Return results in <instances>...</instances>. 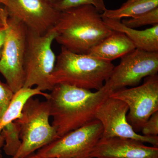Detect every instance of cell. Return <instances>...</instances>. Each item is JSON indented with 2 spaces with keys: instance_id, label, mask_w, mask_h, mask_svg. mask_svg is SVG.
<instances>
[{
  "instance_id": "25",
  "label": "cell",
  "mask_w": 158,
  "mask_h": 158,
  "mask_svg": "<svg viewBox=\"0 0 158 158\" xmlns=\"http://www.w3.org/2000/svg\"><path fill=\"white\" fill-rule=\"evenodd\" d=\"M25 158H53L51 157H48L40 155L38 154L37 153H33L27 156Z\"/></svg>"
},
{
  "instance_id": "27",
  "label": "cell",
  "mask_w": 158,
  "mask_h": 158,
  "mask_svg": "<svg viewBox=\"0 0 158 158\" xmlns=\"http://www.w3.org/2000/svg\"></svg>"
},
{
  "instance_id": "9",
  "label": "cell",
  "mask_w": 158,
  "mask_h": 158,
  "mask_svg": "<svg viewBox=\"0 0 158 158\" xmlns=\"http://www.w3.org/2000/svg\"><path fill=\"white\" fill-rule=\"evenodd\" d=\"M121 59L106 81L112 92L137 86L144 78L157 74L158 52L136 48Z\"/></svg>"
},
{
  "instance_id": "18",
  "label": "cell",
  "mask_w": 158,
  "mask_h": 158,
  "mask_svg": "<svg viewBox=\"0 0 158 158\" xmlns=\"http://www.w3.org/2000/svg\"><path fill=\"white\" fill-rule=\"evenodd\" d=\"M121 22L128 27L133 29L148 25L158 24V7L136 17L123 20Z\"/></svg>"
},
{
  "instance_id": "19",
  "label": "cell",
  "mask_w": 158,
  "mask_h": 158,
  "mask_svg": "<svg viewBox=\"0 0 158 158\" xmlns=\"http://www.w3.org/2000/svg\"><path fill=\"white\" fill-rule=\"evenodd\" d=\"M83 5L93 6L101 13L106 9L104 0H62L54 7L58 11H61Z\"/></svg>"
},
{
  "instance_id": "15",
  "label": "cell",
  "mask_w": 158,
  "mask_h": 158,
  "mask_svg": "<svg viewBox=\"0 0 158 158\" xmlns=\"http://www.w3.org/2000/svg\"><path fill=\"white\" fill-rule=\"evenodd\" d=\"M36 95H40L47 99L49 94L41 91L36 87H23L15 93L7 110L0 119V128L2 129L6 125L19 118L26 103L31 98Z\"/></svg>"
},
{
  "instance_id": "22",
  "label": "cell",
  "mask_w": 158,
  "mask_h": 158,
  "mask_svg": "<svg viewBox=\"0 0 158 158\" xmlns=\"http://www.w3.org/2000/svg\"><path fill=\"white\" fill-rule=\"evenodd\" d=\"M9 15L4 6L0 4V29L7 25Z\"/></svg>"
},
{
  "instance_id": "4",
  "label": "cell",
  "mask_w": 158,
  "mask_h": 158,
  "mask_svg": "<svg viewBox=\"0 0 158 158\" xmlns=\"http://www.w3.org/2000/svg\"><path fill=\"white\" fill-rule=\"evenodd\" d=\"M56 35L53 28L44 34H38L27 29L24 88L35 87L44 92L52 89L51 78L56 56L52 44Z\"/></svg>"
},
{
  "instance_id": "26",
  "label": "cell",
  "mask_w": 158,
  "mask_h": 158,
  "mask_svg": "<svg viewBox=\"0 0 158 158\" xmlns=\"http://www.w3.org/2000/svg\"><path fill=\"white\" fill-rule=\"evenodd\" d=\"M45 1L52 5L53 6H55L58 3L61 2L62 0H45Z\"/></svg>"
},
{
  "instance_id": "14",
  "label": "cell",
  "mask_w": 158,
  "mask_h": 158,
  "mask_svg": "<svg viewBox=\"0 0 158 158\" xmlns=\"http://www.w3.org/2000/svg\"><path fill=\"white\" fill-rule=\"evenodd\" d=\"M102 19L113 31H119L125 34L136 49L158 52V24L146 30L139 31L128 27L121 21Z\"/></svg>"
},
{
  "instance_id": "24",
  "label": "cell",
  "mask_w": 158,
  "mask_h": 158,
  "mask_svg": "<svg viewBox=\"0 0 158 158\" xmlns=\"http://www.w3.org/2000/svg\"><path fill=\"white\" fill-rule=\"evenodd\" d=\"M2 129L0 128V158H2V148L3 147L5 143V141H4V139L3 138L2 134H1V131H2Z\"/></svg>"
},
{
  "instance_id": "23",
  "label": "cell",
  "mask_w": 158,
  "mask_h": 158,
  "mask_svg": "<svg viewBox=\"0 0 158 158\" xmlns=\"http://www.w3.org/2000/svg\"><path fill=\"white\" fill-rule=\"evenodd\" d=\"M8 33V23L7 25L4 27L0 29V57L2 55L6 37Z\"/></svg>"
},
{
  "instance_id": "2",
  "label": "cell",
  "mask_w": 158,
  "mask_h": 158,
  "mask_svg": "<svg viewBox=\"0 0 158 158\" xmlns=\"http://www.w3.org/2000/svg\"><path fill=\"white\" fill-rule=\"evenodd\" d=\"M94 6L83 5L60 11L53 28L61 47L81 54L88 51L113 33Z\"/></svg>"
},
{
  "instance_id": "3",
  "label": "cell",
  "mask_w": 158,
  "mask_h": 158,
  "mask_svg": "<svg viewBox=\"0 0 158 158\" xmlns=\"http://www.w3.org/2000/svg\"><path fill=\"white\" fill-rule=\"evenodd\" d=\"M114 67L111 62L73 52L61 47L51 83L53 87L63 84L98 90L102 88Z\"/></svg>"
},
{
  "instance_id": "6",
  "label": "cell",
  "mask_w": 158,
  "mask_h": 158,
  "mask_svg": "<svg viewBox=\"0 0 158 158\" xmlns=\"http://www.w3.org/2000/svg\"><path fill=\"white\" fill-rule=\"evenodd\" d=\"M27 31L22 23L9 16L8 33L0 57V73L14 93L24 85Z\"/></svg>"
},
{
  "instance_id": "20",
  "label": "cell",
  "mask_w": 158,
  "mask_h": 158,
  "mask_svg": "<svg viewBox=\"0 0 158 158\" xmlns=\"http://www.w3.org/2000/svg\"><path fill=\"white\" fill-rule=\"evenodd\" d=\"M14 94L9 85L0 80V119L9 106Z\"/></svg>"
},
{
  "instance_id": "8",
  "label": "cell",
  "mask_w": 158,
  "mask_h": 158,
  "mask_svg": "<svg viewBox=\"0 0 158 158\" xmlns=\"http://www.w3.org/2000/svg\"><path fill=\"white\" fill-rule=\"evenodd\" d=\"M110 97L127 105V121L136 132L140 131L150 117L158 111V74L147 77L142 85L114 91Z\"/></svg>"
},
{
  "instance_id": "21",
  "label": "cell",
  "mask_w": 158,
  "mask_h": 158,
  "mask_svg": "<svg viewBox=\"0 0 158 158\" xmlns=\"http://www.w3.org/2000/svg\"><path fill=\"white\" fill-rule=\"evenodd\" d=\"M143 135L158 137V111L153 114L141 128Z\"/></svg>"
},
{
  "instance_id": "13",
  "label": "cell",
  "mask_w": 158,
  "mask_h": 158,
  "mask_svg": "<svg viewBox=\"0 0 158 158\" xmlns=\"http://www.w3.org/2000/svg\"><path fill=\"white\" fill-rule=\"evenodd\" d=\"M135 49V45L125 34L113 31L112 34L90 49L86 55L112 62L124 56Z\"/></svg>"
},
{
  "instance_id": "10",
  "label": "cell",
  "mask_w": 158,
  "mask_h": 158,
  "mask_svg": "<svg viewBox=\"0 0 158 158\" xmlns=\"http://www.w3.org/2000/svg\"><path fill=\"white\" fill-rule=\"evenodd\" d=\"M9 16L22 23L27 28L44 34L54 27L60 11L45 0H0Z\"/></svg>"
},
{
  "instance_id": "16",
  "label": "cell",
  "mask_w": 158,
  "mask_h": 158,
  "mask_svg": "<svg viewBox=\"0 0 158 158\" xmlns=\"http://www.w3.org/2000/svg\"><path fill=\"white\" fill-rule=\"evenodd\" d=\"M158 7V0H127L118 9H106L102 18L121 21L124 18H134Z\"/></svg>"
},
{
  "instance_id": "17",
  "label": "cell",
  "mask_w": 158,
  "mask_h": 158,
  "mask_svg": "<svg viewBox=\"0 0 158 158\" xmlns=\"http://www.w3.org/2000/svg\"><path fill=\"white\" fill-rule=\"evenodd\" d=\"M20 131L19 123L15 120L6 125L1 131L5 141L3 149L7 155L11 157L16 154L21 145Z\"/></svg>"
},
{
  "instance_id": "7",
  "label": "cell",
  "mask_w": 158,
  "mask_h": 158,
  "mask_svg": "<svg viewBox=\"0 0 158 158\" xmlns=\"http://www.w3.org/2000/svg\"><path fill=\"white\" fill-rule=\"evenodd\" d=\"M102 133L101 123L95 119L56 139L37 153L53 158H91L90 153Z\"/></svg>"
},
{
  "instance_id": "1",
  "label": "cell",
  "mask_w": 158,
  "mask_h": 158,
  "mask_svg": "<svg viewBox=\"0 0 158 158\" xmlns=\"http://www.w3.org/2000/svg\"><path fill=\"white\" fill-rule=\"evenodd\" d=\"M50 91L46 101L58 138L96 119L98 109L112 93L106 81L94 92L63 84Z\"/></svg>"
},
{
  "instance_id": "12",
  "label": "cell",
  "mask_w": 158,
  "mask_h": 158,
  "mask_svg": "<svg viewBox=\"0 0 158 158\" xmlns=\"http://www.w3.org/2000/svg\"><path fill=\"white\" fill-rule=\"evenodd\" d=\"M91 158H158V147L129 138L102 137L92 150Z\"/></svg>"
},
{
  "instance_id": "11",
  "label": "cell",
  "mask_w": 158,
  "mask_h": 158,
  "mask_svg": "<svg viewBox=\"0 0 158 158\" xmlns=\"http://www.w3.org/2000/svg\"><path fill=\"white\" fill-rule=\"evenodd\" d=\"M127 105L120 100L108 98L97 110L95 119L101 123L103 138H129L158 147V137H148L136 132L127 119Z\"/></svg>"
},
{
  "instance_id": "5",
  "label": "cell",
  "mask_w": 158,
  "mask_h": 158,
  "mask_svg": "<svg viewBox=\"0 0 158 158\" xmlns=\"http://www.w3.org/2000/svg\"><path fill=\"white\" fill-rule=\"evenodd\" d=\"M48 102L31 98L23 109L19 123L22 143L16 154L11 158H25L58 139L56 130L51 124Z\"/></svg>"
}]
</instances>
